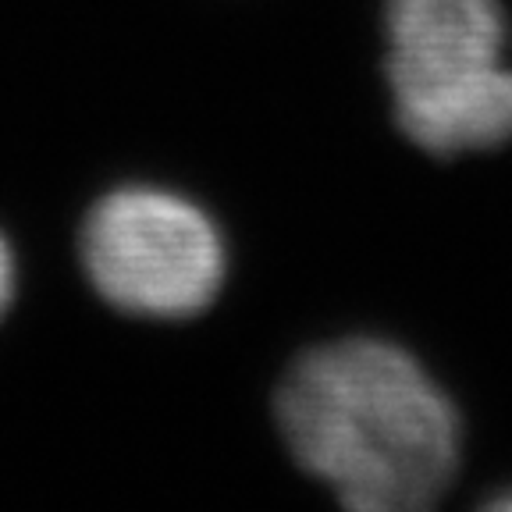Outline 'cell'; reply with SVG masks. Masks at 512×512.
<instances>
[{
	"mask_svg": "<svg viewBox=\"0 0 512 512\" xmlns=\"http://www.w3.org/2000/svg\"><path fill=\"white\" fill-rule=\"evenodd\" d=\"M384 89L399 132L431 157L512 143L502 0H384Z\"/></svg>",
	"mask_w": 512,
	"mask_h": 512,
	"instance_id": "2",
	"label": "cell"
},
{
	"mask_svg": "<svg viewBox=\"0 0 512 512\" xmlns=\"http://www.w3.org/2000/svg\"><path fill=\"white\" fill-rule=\"evenodd\" d=\"M292 463L345 509L420 512L456 480L463 424L413 352L342 338L303 352L274 395Z\"/></svg>",
	"mask_w": 512,
	"mask_h": 512,
	"instance_id": "1",
	"label": "cell"
},
{
	"mask_svg": "<svg viewBox=\"0 0 512 512\" xmlns=\"http://www.w3.org/2000/svg\"><path fill=\"white\" fill-rule=\"evenodd\" d=\"M491 509H505V512H512V491H505L502 498H495V502H491Z\"/></svg>",
	"mask_w": 512,
	"mask_h": 512,
	"instance_id": "5",
	"label": "cell"
},
{
	"mask_svg": "<svg viewBox=\"0 0 512 512\" xmlns=\"http://www.w3.org/2000/svg\"><path fill=\"white\" fill-rule=\"evenodd\" d=\"M15 292H18V260L11 242L0 232V320L8 317L11 303H15Z\"/></svg>",
	"mask_w": 512,
	"mask_h": 512,
	"instance_id": "4",
	"label": "cell"
},
{
	"mask_svg": "<svg viewBox=\"0 0 512 512\" xmlns=\"http://www.w3.org/2000/svg\"><path fill=\"white\" fill-rule=\"evenodd\" d=\"M82 274L111 310L139 320H189L228 281V242L189 196L121 185L89 207L79 232Z\"/></svg>",
	"mask_w": 512,
	"mask_h": 512,
	"instance_id": "3",
	"label": "cell"
}]
</instances>
